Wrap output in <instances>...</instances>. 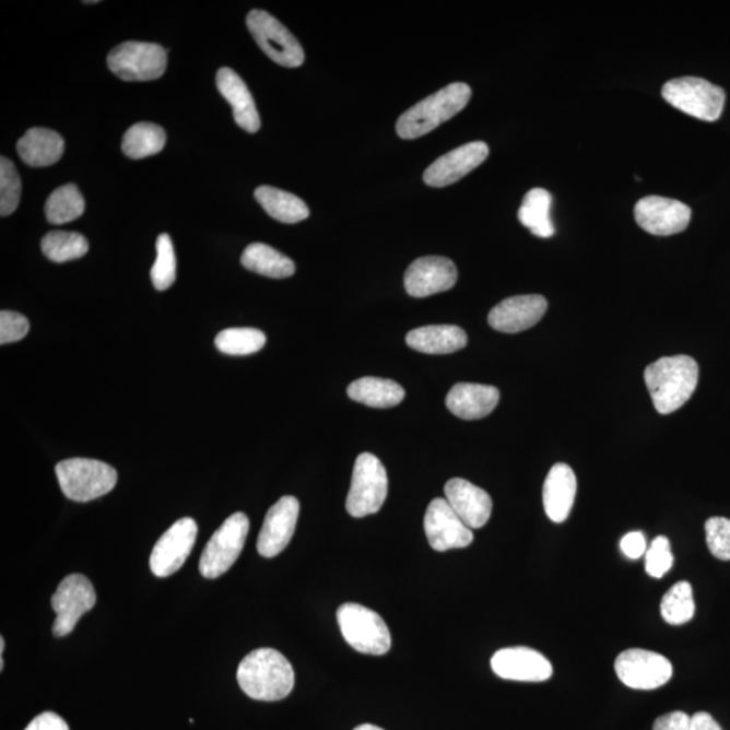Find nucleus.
I'll return each instance as SVG.
<instances>
[{"instance_id": "nucleus-1", "label": "nucleus", "mask_w": 730, "mask_h": 730, "mask_svg": "<svg viewBox=\"0 0 730 730\" xmlns=\"http://www.w3.org/2000/svg\"><path fill=\"white\" fill-rule=\"evenodd\" d=\"M237 682L249 698L275 703L293 692V666L272 648H260L245 656L237 670Z\"/></svg>"}, {"instance_id": "nucleus-2", "label": "nucleus", "mask_w": 730, "mask_h": 730, "mask_svg": "<svg viewBox=\"0 0 730 730\" xmlns=\"http://www.w3.org/2000/svg\"><path fill=\"white\" fill-rule=\"evenodd\" d=\"M698 378L697 362L686 355L661 357L649 364L644 374L654 407L664 415L676 412L692 398Z\"/></svg>"}, {"instance_id": "nucleus-3", "label": "nucleus", "mask_w": 730, "mask_h": 730, "mask_svg": "<svg viewBox=\"0 0 730 730\" xmlns=\"http://www.w3.org/2000/svg\"><path fill=\"white\" fill-rule=\"evenodd\" d=\"M469 84L452 83L410 107L397 121V133L403 140H415L449 121L469 105Z\"/></svg>"}, {"instance_id": "nucleus-4", "label": "nucleus", "mask_w": 730, "mask_h": 730, "mask_svg": "<svg viewBox=\"0 0 730 730\" xmlns=\"http://www.w3.org/2000/svg\"><path fill=\"white\" fill-rule=\"evenodd\" d=\"M57 481L67 498L90 502L116 487L118 473L111 466L94 459H68L56 466Z\"/></svg>"}, {"instance_id": "nucleus-5", "label": "nucleus", "mask_w": 730, "mask_h": 730, "mask_svg": "<svg viewBox=\"0 0 730 730\" xmlns=\"http://www.w3.org/2000/svg\"><path fill=\"white\" fill-rule=\"evenodd\" d=\"M661 95L687 116L715 122L726 106V91L700 78H678L667 82Z\"/></svg>"}, {"instance_id": "nucleus-6", "label": "nucleus", "mask_w": 730, "mask_h": 730, "mask_svg": "<svg viewBox=\"0 0 730 730\" xmlns=\"http://www.w3.org/2000/svg\"><path fill=\"white\" fill-rule=\"evenodd\" d=\"M342 636L357 652L381 656L390 651L391 635L384 619L358 603H344L338 610Z\"/></svg>"}, {"instance_id": "nucleus-7", "label": "nucleus", "mask_w": 730, "mask_h": 730, "mask_svg": "<svg viewBox=\"0 0 730 730\" xmlns=\"http://www.w3.org/2000/svg\"><path fill=\"white\" fill-rule=\"evenodd\" d=\"M387 493L389 478L381 461L373 454L358 456L346 496V511L355 518L375 515L384 506Z\"/></svg>"}, {"instance_id": "nucleus-8", "label": "nucleus", "mask_w": 730, "mask_h": 730, "mask_svg": "<svg viewBox=\"0 0 730 730\" xmlns=\"http://www.w3.org/2000/svg\"><path fill=\"white\" fill-rule=\"evenodd\" d=\"M248 532L249 520L244 513H235L216 529L199 561V572L204 578H220L229 572L242 555Z\"/></svg>"}, {"instance_id": "nucleus-9", "label": "nucleus", "mask_w": 730, "mask_h": 730, "mask_svg": "<svg viewBox=\"0 0 730 730\" xmlns=\"http://www.w3.org/2000/svg\"><path fill=\"white\" fill-rule=\"evenodd\" d=\"M167 62L162 45L151 43H123L107 57L110 71L125 82H151L162 78Z\"/></svg>"}, {"instance_id": "nucleus-10", "label": "nucleus", "mask_w": 730, "mask_h": 730, "mask_svg": "<svg viewBox=\"0 0 730 730\" xmlns=\"http://www.w3.org/2000/svg\"><path fill=\"white\" fill-rule=\"evenodd\" d=\"M247 26L264 52L276 64L298 68L305 62L304 48L286 26L264 10H252Z\"/></svg>"}, {"instance_id": "nucleus-11", "label": "nucleus", "mask_w": 730, "mask_h": 730, "mask_svg": "<svg viewBox=\"0 0 730 730\" xmlns=\"http://www.w3.org/2000/svg\"><path fill=\"white\" fill-rule=\"evenodd\" d=\"M96 594L93 584L82 574L68 575L52 597L56 613L54 635L64 637L75 629L78 621L94 609Z\"/></svg>"}, {"instance_id": "nucleus-12", "label": "nucleus", "mask_w": 730, "mask_h": 730, "mask_svg": "<svg viewBox=\"0 0 730 730\" xmlns=\"http://www.w3.org/2000/svg\"><path fill=\"white\" fill-rule=\"evenodd\" d=\"M615 672L625 686L635 690H655L672 678L671 661L647 649L632 648L621 654L614 663Z\"/></svg>"}, {"instance_id": "nucleus-13", "label": "nucleus", "mask_w": 730, "mask_h": 730, "mask_svg": "<svg viewBox=\"0 0 730 730\" xmlns=\"http://www.w3.org/2000/svg\"><path fill=\"white\" fill-rule=\"evenodd\" d=\"M198 535V525L192 518H181L158 539L151 553L150 566L158 578L178 573L190 556Z\"/></svg>"}, {"instance_id": "nucleus-14", "label": "nucleus", "mask_w": 730, "mask_h": 730, "mask_svg": "<svg viewBox=\"0 0 730 730\" xmlns=\"http://www.w3.org/2000/svg\"><path fill=\"white\" fill-rule=\"evenodd\" d=\"M635 219L654 236H672L687 229L692 209L676 199L651 196L636 203Z\"/></svg>"}, {"instance_id": "nucleus-15", "label": "nucleus", "mask_w": 730, "mask_h": 730, "mask_svg": "<svg viewBox=\"0 0 730 730\" xmlns=\"http://www.w3.org/2000/svg\"><path fill=\"white\" fill-rule=\"evenodd\" d=\"M424 528L427 541L437 552L459 550L471 545L473 541L472 530L444 498L433 499L427 506Z\"/></svg>"}, {"instance_id": "nucleus-16", "label": "nucleus", "mask_w": 730, "mask_h": 730, "mask_svg": "<svg viewBox=\"0 0 730 730\" xmlns=\"http://www.w3.org/2000/svg\"><path fill=\"white\" fill-rule=\"evenodd\" d=\"M458 282V268L443 256H424L412 262L404 272V289L413 298L444 293Z\"/></svg>"}, {"instance_id": "nucleus-17", "label": "nucleus", "mask_w": 730, "mask_h": 730, "mask_svg": "<svg viewBox=\"0 0 730 730\" xmlns=\"http://www.w3.org/2000/svg\"><path fill=\"white\" fill-rule=\"evenodd\" d=\"M486 142L473 141L438 157L426 168L424 181L433 188H443L463 179L488 157Z\"/></svg>"}, {"instance_id": "nucleus-18", "label": "nucleus", "mask_w": 730, "mask_h": 730, "mask_svg": "<svg viewBox=\"0 0 730 730\" xmlns=\"http://www.w3.org/2000/svg\"><path fill=\"white\" fill-rule=\"evenodd\" d=\"M299 510L298 499L291 495L282 496L268 510L258 539V551L261 556L271 558L284 551L295 533Z\"/></svg>"}, {"instance_id": "nucleus-19", "label": "nucleus", "mask_w": 730, "mask_h": 730, "mask_svg": "<svg viewBox=\"0 0 730 730\" xmlns=\"http://www.w3.org/2000/svg\"><path fill=\"white\" fill-rule=\"evenodd\" d=\"M495 675L506 681L545 682L553 675L551 661L527 647L499 649L492 659Z\"/></svg>"}, {"instance_id": "nucleus-20", "label": "nucleus", "mask_w": 730, "mask_h": 730, "mask_svg": "<svg viewBox=\"0 0 730 730\" xmlns=\"http://www.w3.org/2000/svg\"><path fill=\"white\" fill-rule=\"evenodd\" d=\"M548 309L543 295L511 296L488 314V323L502 333H520L541 321Z\"/></svg>"}, {"instance_id": "nucleus-21", "label": "nucleus", "mask_w": 730, "mask_h": 730, "mask_svg": "<svg viewBox=\"0 0 730 730\" xmlns=\"http://www.w3.org/2000/svg\"><path fill=\"white\" fill-rule=\"evenodd\" d=\"M445 499L470 529H481L492 517L493 501L484 490L466 479L455 478L445 484Z\"/></svg>"}, {"instance_id": "nucleus-22", "label": "nucleus", "mask_w": 730, "mask_h": 730, "mask_svg": "<svg viewBox=\"0 0 730 730\" xmlns=\"http://www.w3.org/2000/svg\"><path fill=\"white\" fill-rule=\"evenodd\" d=\"M216 87L232 106L233 117L238 127L248 133H258L261 127L259 111L248 85L238 73L231 68H221L216 73Z\"/></svg>"}, {"instance_id": "nucleus-23", "label": "nucleus", "mask_w": 730, "mask_h": 730, "mask_svg": "<svg viewBox=\"0 0 730 730\" xmlns=\"http://www.w3.org/2000/svg\"><path fill=\"white\" fill-rule=\"evenodd\" d=\"M499 402V390L494 386L458 384L447 396V408L456 417L481 420L492 414Z\"/></svg>"}, {"instance_id": "nucleus-24", "label": "nucleus", "mask_w": 730, "mask_h": 730, "mask_svg": "<svg viewBox=\"0 0 730 730\" xmlns=\"http://www.w3.org/2000/svg\"><path fill=\"white\" fill-rule=\"evenodd\" d=\"M576 488L575 472L572 467L557 463L548 472L543 488L544 509L548 518L556 523L567 520L573 510Z\"/></svg>"}, {"instance_id": "nucleus-25", "label": "nucleus", "mask_w": 730, "mask_h": 730, "mask_svg": "<svg viewBox=\"0 0 730 730\" xmlns=\"http://www.w3.org/2000/svg\"><path fill=\"white\" fill-rule=\"evenodd\" d=\"M467 334L463 329L455 325H429L412 330L407 335V342L413 350L427 355H448L463 350L467 345Z\"/></svg>"}, {"instance_id": "nucleus-26", "label": "nucleus", "mask_w": 730, "mask_h": 730, "mask_svg": "<svg viewBox=\"0 0 730 730\" xmlns=\"http://www.w3.org/2000/svg\"><path fill=\"white\" fill-rule=\"evenodd\" d=\"M16 151L31 167H49L59 162L64 153V140L54 130L33 128L19 141Z\"/></svg>"}, {"instance_id": "nucleus-27", "label": "nucleus", "mask_w": 730, "mask_h": 730, "mask_svg": "<svg viewBox=\"0 0 730 730\" xmlns=\"http://www.w3.org/2000/svg\"><path fill=\"white\" fill-rule=\"evenodd\" d=\"M348 397L352 401L367 404L369 408L389 409L401 403L407 396L403 387L397 381L365 376L348 386Z\"/></svg>"}, {"instance_id": "nucleus-28", "label": "nucleus", "mask_w": 730, "mask_h": 730, "mask_svg": "<svg viewBox=\"0 0 730 730\" xmlns=\"http://www.w3.org/2000/svg\"><path fill=\"white\" fill-rule=\"evenodd\" d=\"M255 198L268 215L282 224H298L309 219L310 210L307 204L294 193L283 191L281 188L260 186L256 188Z\"/></svg>"}, {"instance_id": "nucleus-29", "label": "nucleus", "mask_w": 730, "mask_h": 730, "mask_svg": "<svg viewBox=\"0 0 730 730\" xmlns=\"http://www.w3.org/2000/svg\"><path fill=\"white\" fill-rule=\"evenodd\" d=\"M242 264L248 271L272 279H286L295 273V262L270 245L254 243L242 256Z\"/></svg>"}, {"instance_id": "nucleus-30", "label": "nucleus", "mask_w": 730, "mask_h": 730, "mask_svg": "<svg viewBox=\"0 0 730 730\" xmlns=\"http://www.w3.org/2000/svg\"><path fill=\"white\" fill-rule=\"evenodd\" d=\"M552 196L544 188H533L525 196L518 220L534 236L550 238L555 235L551 220Z\"/></svg>"}, {"instance_id": "nucleus-31", "label": "nucleus", "mask_w": 730, "mask_h": 730, "mask_svg": "<svg viewBox=\"0 0 730 730\" xmlns=\"http://www.w3.org/2000/svg\"><path fill=\"white\" fill-rule=\"evenodd\" d=\"M165 142L167 134L163 128L151 122H140L125 133L122 152L133 160L151 157L164 150Z\"/></svg>"}, {"instance_id": "nucleus-32", "label": "nucleus", "mask_w": 730, "mask_h": 730, "mask_svg": "<svg viewBox=\"0 0 730 730\" xmlns=\"http://www.w3.org/2000/svg\"><path fill=\"white\" fill-rule=\"evenodd\" d=\"M84 213V198L75 185H66L50 193L45 214L50 224L62 225L80 219Z\"/></svg>"}, {"instance_id": "nucleus-33", "label": "nucleus", "mask_w": 730, "mask_h": 730, "mask_svg": "<svg viewBox=\"0 0 730 730\" xmlns=\"http://www.w3.org/2000/svg\"><path fill=\"white\" fill-rule=\"evenodd\" d=\"M661 617L670 625H683L692 621L695 613L693 587L688 581H678L666 592L660 604Z\"/></svg>"}, {"instance_id": "nucleus-34", "label": "nucleus", "mask_w": 730, "mask_h": 730, "mask_svg": "<svg viewBox=\"0 0 730 730\" xmlns=\"http://www.w3.org/2000/svg\"><path fill=\"white\" fill-rule=\"evenodd\" d=\"M45 256L54 262H66L83 258L89 252L87 238L76 232H49L42 242Z\"/></svg>"}, {"instance_id": "nucleus-35", "label": "nucleus", "mask_w": 730, "mask_h": 730, "mask_svg": "<svg viewBox=\"0 0 730 730\" xmlns=\"http://www.w3.org/2000/svg\"><path fill=\"white\" fill-rule=\"evenodd\" d=\"M266 342V334L254 328L225 329L215 338L216 350L231 356L252 355L261 351Z\"/></svg>"}, {"instance_id": "nucleus-36", "label": "nucleus", "mask_w": 730, "mask_h": 730, "mask_svg": "<svg viewBox=\"0 0 730 730\" xmlns=\"http://www.w3.org/2000/svg\"><path fill=\"white\" fill-rule=\"evenodd\" d=\"M157 258L151 270L153 286L158 291L168 290L176 281V256L173 239L160 235L156 243Z\"/></svg>"}, {"instance_id": "nucleus-37", "label": "nucleus", "mask_w": 730, "mask_h": 730, "mask_svg": "<svg viewBox=\"0 0 730 730\" xmlns=\"http://www.w3.org/2000/svg\"><path fill=\"white\" fill-rule=\"evenodd\" d=\"M22 182L19 170L9 158H0V214H13L19 208Z\"/></svg>"}, {"instance_id": "nucleus-38", "label": "nucleus", "mask_w": 730, "mask_h": 730, "mask_svg": "<svg viewBox=\"0 0 730 730\" xmlns=\"http://www.w3.org/2000/svg\"><path fill=\"white\" fill-rule=\"evenodd\" d=\"M706 543L713 556L718 561H730V520L726 517H711L705 523Z\"/></svg>"}, {"instance_id": "nucleus-39", "label": "nucleus", "mask_w": 730, "mask_h": 730, "mask_svg": "<svg viewBox=\"0 0 730 730\" xmlns=\"http://www.w3.org/2000/svg\"><path fill=\"white\" fill-rule=\"evenodd\" d=\"M674 564L670 540L666 535L656 538L646 552V569L649 576L660 579L670 572Z\"/></svg>"}, {"instance_id": "nucleus-40", "label": "nucleus", "mask_w": 730, "mask_h": 730, "mask_svg": "<svg viewBox=\"0 0 730 730\" xmlns=\"http://www.w3.org/2000/svg\"><path fill=\"white\" fill-rule=\"evenodd\" d=\"M28 329L31 323L22 314L9 310L0 313V344L5 345L25 339Z\"/></svg>"}, {"instance_id": "nucleus-41", "label": "nucleus", "mask_w": 730, "mask_h": 730, "mask_svg": "<svg viewBox=\"0 0 730 730\" xmlns=\"http://www.w3.org/2000/svg\"><path fill=\"white\" fill-rule=\"evenodd\" d=\"M692 717L684 711H672L656 718L652 730H690Z\"/></svg>"}, {"instance_id": "nucleus-42", "label": "nucleus", "mask_w": 730, "mask_h": 730, "mask_svg": "<svg viewBox=\"0 0 730 730\" xmlns=\"http://www.w3.org/2000/svg\"><path fill=\"white\" fill-rule=\"evenodd\" d=\"M621 550L626 557L637 561L647 552V541L641 532H631L621 540Z\"/></svg>"}, {"instance_id": "nucleus-43", "label": "nucleus", "mask_w": 730, "mask_h": 730, "mask_svg": "<svg viewBox=\"0 0 730 730\" xmlns=\"http://www.w3.org/2000/svg\"><path fill=\"white\" fill-rule=\"evenodd\" d=\"M25 730H70L68 723L56 713L45 711L28 723Z\"/></svg>"}, {"instance_id": "nucleus-44", "label": "nucleus", "mask_w": 730, "mask_h": 730, "mask_svg": "<svg viewBox=\"0 0 730 730\" xmlns=\"http://www.w3.org/2000/svg\"><path fill=\"white\" fill-rule=\"evenodd\" d=\"M690 730H722V728L709 713L698 711L692 717V729Z\"/></svg>"}, {"instance_id": "nucleus-45", "label": "nucleus", "mask_w": 730, "mask_h": 730, "mask_svg": "<svg viewBox=\"0 0 730 730\" xmlns=\"http://www.w3.org/2000/svg\"><path fill=\"white\" fill-rule=\"evenodd\" d=\"M353 730H385L379 727L370 726V723H363V726L357 727L356 729Z\"/></svg>"}]
</instances>
